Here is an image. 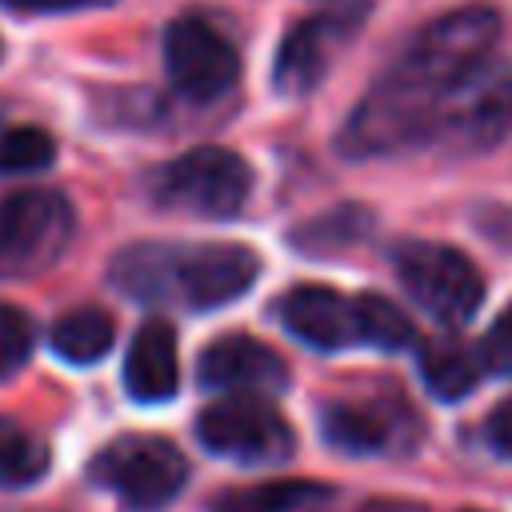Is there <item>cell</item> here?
Listing matches in <instances>:
<instances>
[{
	"label": "cell",
	"instance_id": "15",
	"mask_svg": "<svg viewBox=\"0 0 512 512\" xmlns=\"http://www.w3.org/2000/svg\"><path fill=\"white\" fill-rule=\"evenodd\" d=\"M48 340H52V352L60 360H68V364H96V360L108 356V348L116 340V324H112V316L104 308L88 304V308L64 312L52 324Z\"/></svg>",
	"mask_w": 512,
	"mask_h": 512
},
{
	"label": "cell",
	"instance_id": "3",
	"mask_svg": "<svg viewBox=\"0 0 512 512\" xmlns=\"http://www.w3.org/2000/svg\"><path fill=\"white\" fill-rule=\"evenodd\" d=\"M76 216L52 188H28L0 200V280H28L48 272L68 240Z\"/></svg>",
	"mask_w": 512,
	"mask_h": 512
},
{
	"label": "cell",
	"instance_id": "10",
	"mask_svg": "<svg viewBox=\"0 0 512 512\" xmlns=\"http://www.w3.org/2000/svg\"><path fill=\"white\" fill-rule=\"evenodd\" d=\"M280 324L308 348L340 352L360 344V316L356 296H344L328 284H300L280 296Z\"/></svg>",
	"mask_w": 512,
	"mask_h": 512
},
{
	"label": "cell",
	"instance_id": "5",
	"mask_svg": "<svg viewBox=\"0 0 512 512\" xmlns=\"http://www.w3.org/2000/svg\"><path fill=\"white\" fill-rule=\"evenodd\" d=\"M392 264H396L404 292L436 320L464 324L476 316L484 300V280L464 252L448 244H432V240H404L392 252Z\"/></svg>",
	"mask_w": 512,
	"mask_h": 512
},
{
	"label": "cell",
	"instance_id": "9",
	"mask_svg": "<svg viewBox=\"0 0 512 512\" xmlns=\"http://www.w3.org/2000/svg\"><path fill=\"white\" fill-rule=\"evenodd\" d=\"M512 128V64L476 68L440 108L436 140L456 148H488Z\"/></svg>",
	"mask_w": 512,
	"mask_h": 512
},
{
	"label": "cell",
	"instance_id": "13",
	"mask_svg": "<svg viewBox=\"0 0 512 512\" xmlns=\"http://www.w3.org/2000/svg\"><path fill=\"white\" fill-rule=\"evenodd\" d=\"M336 40H340V24L332 16H312V20L296 24L280 44V56H276V68H272V84L280 92L316 88L324 68H328V60H332Z\"/></svg>",
	"mask_w": 512,
	"mask_h": 512
},
{
	"label": "cell",
	"instance_id": "8",
	"mask_svg": "<svg viewBox=\"0 0 512 512\" xmlns=\"http://www.w3.org/2000/svg\"><path fill=\"white\" fill-rule=\"evenodd\" d=\"M164 72L184 100L208 104L236 84L240 56L216 24L204 16H180L164 32Z\"/></svg>",
	"mask_w": 512,
	"mask_h": 512
},
{
	"label": "cell",
	"instance_id": "21",
	"mask_svg": "<svg viewBox=\"0 0 512 512\" xmlns=\"http://www.w3.org/2000/svg\"><path fill=\"white\" fill-rule=\"evenodd\" d=\"M32 344H36V328H32L28 312L0 304V380L28 364Z\"/></svg>",
	"mask_w": 512,
	"mask_h": 512
},
{
	"label": "cell",
	"instance_id": "23",
	"mask_svg": "<svg viewBox=\"0 0 512 512\" xmlns=\"http://www.w3.org/2000/svg\"><path fill=\"white\" fill-rule=\"evenodd\" d=\"M116 0H0V8L12 12H40V16H56V12H80V8H104Z\"/></svg>",
	"mask_w": 512,
	"mask_h": 512
},
{
	"label": "cell",
	"instance_id": "11",
	"mask_svg": "<svg viewBox=\"0 0 512 512\" xmlns=\"http://www.w3.org/2000/svg\"><path fill=\"white\" fill-rule=\"evenodd\" d=\"M284 360L256 336L228 332L200 352V384L212 392H260L284 388Z\"/></svg>",
	"mask_w": 512,
	"mask_h": 512
},
{
	"label": "cell",
	"instance_id": "19",
	"mask_svg": "<svg viewBox=\"0 0 512 512\" xmlns=\"http://www.w3.org/2000/svg\"><path fill=\"white\" fill-rule=\"evenodd\" d=\"M356 316H360V344H368V348L400 352L416 336L408 312L400 304H392L388 296H376V292L356 296Z\"/></svg>",
	"mask_w": 512,
	"mask_h": 512
},
{
	"label": "cell",
	"instance_id": "17",
	"mask_svg": "<svg viewBox=\"0 0 512 512\" xmlns=\"http://www.w3.org/2000/svg\"><path fill=\"white\" fill-rule=\"evenodd\" d=\"M320 428H324V440L344 448V452H380L392 436V424L376 412V408H364V404H324L320 412Z\"/></svg>",
	"mask_w": 512,
	"mask_h": 512
},
{
	"label": "cell",
	"instance_id": "24",
	"mask_svg": "<svg viewBox=\"0 0 512 512\" xmlns=\"http://www.w3.org/2000/svg\"><path fill=\"white\" fill-rule=\"evenodd\" d=\"M488 444L512 460V396L500 400L492 412H488Z\"/></svg>",
	"mask_w": 512,
	"mask_h": 512
},
{
	"label": "cell",
	"instance_id": "4",
	"mask_svg": "<svg viewBox=\"0 0 512 512\" xmlns=\"http://www.w3.org/2000/svg\"><path fill=\"white\" fill-rule=\"evenodd\" d=\"M92 480L116 492L132 512H156L184 488L188 460L164 436H120L96 452Z\"/></svg>",
	"mask_w": 512,
	"mask_h": 512
},
{
	"label": "cell",
	"instance_id": "7",
	"mask_svg": "<svg viewBox=\"0 0 512 512\" xmlns=\"http://www.w3.org/2000/svg\"><path fill=\"white\" fill-rule=\"evenodd\" d=\"M196 436L208 452L240 460V464H284L296 448L288 420L248 392H228L208 404L196 420Z\"/></svg>",
	"mask_w": 512,
	"mask_h": 512
},
{
	"label": "cell",
	"instance_id": "14",
	"mask_svg": "<svg viewBox=\"0 0 512 512\" xmlns=\"http://www.w3.org/2000/svg\"><path fill=\"white\" fill-rule=\"evenodd\" d=\"M332 488L320 480H268V484H248L232 488L216 500L212 512H324L332 504Z\"/></svg>",
	"mask_w": 512,
	"mask_h": 512
},
{
	"label": "cell",
	"instance_id": "1",
	"mask_svg": "<svg viewBox=\"0 0 512 512\" xmlns=\"http://www.w3.org/2000/svg\"><path fill=\"white\" fill-rule=\"evenodd\" d=\"M500 36V16L484 4L456 8L436 24L420 28L408 48L392 60L380 84L356 104L344 124L348 156H388L424 140H436L444 100L488 64Z\"/></svg>",
	"mask_w": 512,
	"mask_h": 512
},
{
	"label": "cell",
	"instance_id": "2",
	"mask_svg": "<svg viewBox=\"0 0 512 512\" xmlns=\"http://www.w3.org/2000/svg\"><path fill=\"white\" fill-rule=\"evenodd\" d=\"M248 192H252V168L220 144H200L168 160L152 180V196L164 208L208 216V220L240 216V208L248 204Z\"/></svg>",
	"mask_w": 512,
	"mask_h": 512
},
{
	"label": "cell",
	"instance_id": "6",
	"mask_svg": "<svg viewBox=\"0 0 512 512\" xmlns=\"http://www.w3.org/2000/svg\"><path fill=\"white\" fill-rule=\"evenodd\" d=\"M260 260L244 244H164V300L196 312L224 308L252 288Z\"/></svg>",
	"mask_w": 512,
	"mask_h": 512
},
{
	"label": "cell",
	"instance_id": "22",
	"mask_svg": "<svg viewBox=\"0 0 512 512\" xmlns=\"http://www.w3.org/2000/svg\"><path fill=\"white\" fill-rule=\"evenodd\" d=\"M480 360H484V372L512 376V308L504 316H496V324L484 332Z\"/></svg>",
	"mask_w": 512,
	"mask_h": 512
},
{
	"label": "cell",
	"instance_id": "18",
	"mask_svg": "<svg viewBox=\"0 0 512 512\" xmlns=\"http://www.w3.org/2000/svg\"><path fill=\"white\" fill-rule=\"evenodd\" d=\"M48 472V448L16 420L0 416V488L36 484Z\"/></svg>",
	"mask_w": 512,
	"mask_h": 512
},
{
	"label": "cell",
	"instance_id": "20",
	"mask_svg": "<svg viewBox=\"0 0 512 512\" xmlns=\"http://www.w3.org/2000/svg\"><path fill=\"white\" fill-rule=\"evenodd\" d=\"M56 160V144L44 128L20 124L0 132V176H24V172H40Z\"/></svg>",
	"mask_w": 512,
	"mask_h": 512
},
{
	"label": "cell",
	"instance_id": "16",
	"mask_svg": "<svg viewBox=\"0 0 512 512\" xmlns=\"http://www.w3.org/2000/svg\"><path fill=\"white\" fill-rule=\"evenodd\" d=\"M484 360L456 340H436L420 348V380L436 400H460L480 384Z\"/></svg>",
	"mask_w": 512,
	"mask_h": 512
},
{
	"label": "cell",
	"instance_id": "25",
	"mask_svg": "<svg viewBox=\"0 0 512 512\" xmlns=\"http://www.w3.org/2000/svg\"><path fill=\"white\" fill-rule=\"evenodd\" d=\"M332 4H352V0H332Z\"/></svg>",
	"mask_w": 512,
	"mask_h": 512
},
{
	"label": "cell",
	"instance_id": "12",
	"mask_svg": "<svg viewBox=\"0 0 512 512\" xmlns=\"http://www.w3.org/2000/svg\"><path fill=\"white\" fill-rule=\"evenodd\" d=\"M124 388L140 404H160L180 388L176 332L164 320H144L124 356Z\"/></svg>",
	"mask_w": 512,
	"mask_h": 512
}]
</instances>
